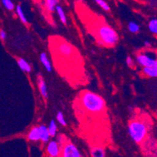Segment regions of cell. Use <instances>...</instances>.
I'll use <instances>...</instances> for the list:
<instances>
[{
	"label": "cell",
	"instance_id": "6da1fadb",
	"mask_svg": "<svg viewBox=\"0 0 157 157\" xmlns=\"http://www.w3.org/2000/svg\"><path fill=\"white\" fill-rule=\"evenodd\" d=\"M81 101L84 108L92 113H99L105 109V100L97 93L90 91L85 92Z\"/></svg>",
	"mask_w": 157,
	"mask_h": 157
},
{
	"label": "cell",
	"instance_id": "cb8c5ba5",
	"mask_svg": "<svg viewBox=\"0 0 157 157\" xmlns=\"http://www.w3.org/2000/svg\"><path fill=\"white\" fill-rule=\"evenodd\" d=\"M57 143L59 144V145L60 147L63 146L64 144L66 143V138L63 135H59L58 137V141H57Z\"/></svg>",
	"mask_w": 157,
	"mask_h": 157
},
{
	"label": "cell",
	"instance_id": "d4e9b609",
	"mask_svg": "<svg viewBox=\"0 0 157 157\" xmlns=\"http://www.w3.org/2000/svg\"><path fill=\"white\" fill-rule=\"evenodd\" d=\"M0 38L2 40H5L6 38V31L4 30H1L0 31Z\"/></svg>",
	"mask_w": 157,
	"mask_h": 157
},
{
	"label": "cell",
	"instance_id": "f1b7e54d",
	"mask_svg": "<svg viewBox=\"0 0 157 157\" xmlns=\"http://www.w3.org/2000/svg\"><path fill=\"white\" fill-rule=\"evenodd\" d=\"M46 157H54V156H52V155H47Z\"/></svg>",
	"mask_w": 157,
	"mask_h": 157
},
{
	"label": "cell",
	"instance_id": "7a4b0ae2",
	"mask_svg": "<svg viewBox=\"0 0 157 157\" xmlns=\"http://www.w3.org/2000/svg\"><path fill=\"white\" fill-rule=\"evenodd\" d=\"M128 133L132 140L136 143H141L144 141L148 133L146 124L141 120L131 121L128 126Z\"/></svg>",
	"mask_w": 157,
	"mask_h": 157
},
{
	"label": "cell",
	"instance_id": "5bb4252c",
	"mask_svg": "<svg viewBox=\"0 0 157 157\" xmlns=\"http://www.w3.org/2000/svg\"><path fill=\"white\" fill-rule=\"evenodd\" d=\"M55 10H56L57 14H58V16H59V20L61 21V22L64 24H67V16H66L65 13H64V11H63V10L62 7H61L60 6L57 5L56 7Z\"/></svg>",
	"mask_w": 157,
	"mask_h": 157
},
{
	"label": "cell",
	"instance_id": "5b68a950",
	"mask_svg": "<svg viewBox=\"0 0 157 157\" xmlns=\"http://www.w3.org/2000/svg\"><path fill=\"white\" fill-rule=\"evenodd\" d=\"M137 61L143 67H157V60L155 58L147 54H139L137 56Z\"/></svg>",
	"mask_w": 157,
	"mask_h": 157
},
{
	"label": "cell",
	"instance_id": "e0dca14e",
	"mask_svg": "<svg viewBox=\"0 0 157 157\" xmlns=\"http://www.w3.org/2000/svg\"><path fill=\"white\" fill-rule=\"evenodd\" d=\"M48 130L49 134H50V137L56 136L57 132V126H56V123H55V121L54 120L51 121L49 125H48Z\"/></svg>",
	"mask_w": 157,
	"mask_h": 157
},
{
	"label": "cell",
	"instance_id": "8992f818",
	"mask_svg": "<svg viewBox=\"0 0 157 157\" xmlns=\"http://www.w3.org/2000/svg\"><path fill=\"white\" fill-rule=\"evenodd\" d=\"M57 50L59 52V54L63 57H71L74 54V48L72 46L64 42H61L60 43H59V45L57 47Z\"/></svg>",
	"mask_w": 157,
	"mask_h": 157
},
{
	"label": "cell",
	"instance_id": "484cf974",
	"mask_svg": "<svg viewBox=\"0 0 157 157\" xmlns=\"http://www.w3.org/2000/svg\"><path fill=\"white\" fill-rule=\"evenodd\" d=\"M126 62H127V64H128V66H131L132 64H133L134 61H133V60H132V58H131V57H127Z\"/></svg>",
	"mask_w": 157,
	"mask_h": 157
},
{
	"label": "cell",
	"instance_id": "603a6c76",
	"mask_svg": "<svg viewBox=\"0 0 157 157\" xmlns=\"http://www.w3.org/2000/svg\"><path fill=\"white\" fill-rule=\"evenodd\" d=\"M56 118H57V121H58L61 125H63V126H66V125H67L66 120L65 119H64L63 114L62 112H58L56 115Z\"/></svg>",
	"mask_w": 157,
	"mask_h": 157
},
{
	"label": "cell",
	"instance_id": "8fae6325",
	"mask_svg": "<svg viewBox=\"0 0 157 157\" xmlns=\"http://www.w3.org/2000/svg\"><path fill=\"white\" fill-rule=\"evenodd\" d=\"M40 60H41V62L42 63L44 66H45V69H46L48 72H52V64H51V62L49 61L48 60V57H47L46 54L45 53H42L41 55H40Z\"/></svg>",
	"mask_w": 157,
	"mask_h": 157
},
{
	"label": "cell",
	"instance_id": "ac0fdd59",
	"mask_svg": "<svg viewBox=\"0 0 157 157\" xmlns=\"http://www.w3.org/2000/svg\"><path fill=\"white\" fill-rule=\"evenodd\" d=\"M16 10H17V14L20 20H21L24 24H27V23H28V21H27L26 17H25V15H24L22 7H21V6H17V8H16Z\"/></svg>",
	"mask_w": 157,
	"mask_h": 157
},
{
	"label": "cell",
	"instance_id": "ffe728a7",
	"mask_svg": "<svg viewBox=\"0 0 157 157\" xmlns=\"http://www.w3.org/2000/svg\"><path fill=\"white\" fill-rule=\"evenodd\" d=\"M128 29L132 33H137L139 31L140 27L137 23L133 22V21H131V22L128 24Z\"/></svg>",
	"mask_w": 157,
	"mask_h": 157
},
{
	"label": "cell",
	"instance_id": "4fadbf2b",
	"mask_svg": "<svg viewBox=\"0 0 157 157\" xmlns=\"http://www.w3.org/2000/svg\"><path fill=\"white\" fill-rule=\"evenodd\" d=\"M59 3V0H45V8L50 12H53Z\"/></svg>",
	"mask_w": 157,
	"mask_h": 157
},
{
	"label": "cell",
	"instance_id": "52a82bcc",
	"mask_svg": "<svg viewBox=\"0 0 157 157\" xmlns=\"http://www.w3.org/2000/svg\"><path fill=\"white\" fill-rule=\"evenodd\" d=\"M47 152L54 157H58L60 152V146L56 141H52L47 146Z\"/></svg>",
	"mask_w": 157,
	"mask_h": 157
},
{
	"label": "cell",
	"instance_id": "277c9868",
	"mask_svg": "<svg viewBox=\"0 0 157 157\" xmlns=\"http://www.w3.org/2000/svg\"><path fill=\"white\" fill-rule=\"evenodd\" d=\"M62 148V157H81L76 145L71 142H67Z\"/></svg>",
	"mask_w": 157,
	"mask_h": 157
},
{
	"label": "cell",
	"instance_id": "9a60e30c",
	"mask_svg": "<svg viewBox=\"0 0 157 157\" xmlns=\"http://www.w3.org/2000/svg\"><path fill=\"white\" fill-rule=\"evenodd\" d=\"M143 72L149 77L155 78L157 76V67H144Z\"/></svg>",
	"mask_w": 157,
	"mask_h": 157
},
{
	"label": "cell",
	"instance_id": "ba28073f",
	"mask_svg": "<svg viewBox=\"0 0 157 157\" xmlns=\"http://www.w3.org/2000/svg\"><path fill=\"white\" fill-rule=\"evenodd\" d=\"M38 88H39L40 93L42 95L44 98L46 99L48 97V90H47V86L45 84V82L42 76H38Z\"/></svg>",
	"mask_w": 157,
	"mask_h": 157
},
{
	"label": "cell",
	"instance_id": "30bf717a",
	"mask_svg": "<svg viewBox=\"0 0 157 157\" xmlns=\"http://www.w3.org/2000/svg\"><path fill=\"white\" fill-rule=\"evenodd\" d=\"M40 129V134H41V139L42 142L44 143H47V142L49 141V138H50V134L48 133V128L46 127L44 125H42V126H39Z\"/></svg>",
	"mask_w": 157,
	"mask_h": 157
},
{
	"label": "cell",
	"instance_id": "3957f363",
	"mask_svg": "<svg viewBox=\"0 0 157 157\" xmlns=\"http://www.w3.org/2000/svg\"><path fill=\"white\" fill-rule=\"evenodd\" d=\"M98 36L101 41L107 46H114L119 39L117 31L108 25L101 26L98 29Z\"/></svg>",
	"mask_w": 157,
	"mask_h": 157
},
{
	"label": "cell",
	"instance_id": "83f0119b",
	"mask_svg": "<svg viewBox=\"0 0 157 157\" xmlns=\"http://www.w3.org/2000/svg\"><path fill=\"white\" fill-rule=\"evenodd\" d=\"M146 1H148V2H154V3H155V2H156V0H146Z\"/></svg>",
	"mask_w": 157,
	"mask_h": 157
},
{
	"label": "cell",
	"instance_id": "d6986e66",
	"mask_svg": "<svg viewBox=\"0 0 157 157\" xmlns=\"http://www.w3.org/2000/svg\"><path fill=\"white\" fill-rule=\"evenodd\" d=\"M149 31L153 34H157V20L155 18L152 19L148 24Z\"/></svg>",
	"mask_w": 157,
	"mask_h": 157
},
{
	"label": "cell",
	"instance_id": "2e32d148",
	"mask_svg": "<svg viewBox=\"0 0 157 157\" xmlns=\"http://www.w3.org/2000/svg\"><path fill=\"white\" fill-rule=\"evenodd\" d=\"M92 157H105V152L102 148L100 147H95L94 149H92L91 152Z\"/></svg>",
	"mask_w": 157,
	"mask_h": 157
},
{
	"label": "cell",
	"instance_id": "4316f807",
	"mask_svg": "<svg viewBox=\"0 0 157 157\" xmlns=\"http://www.w3.org/2000/svg\"><path fill=\"white\" fill-rule=\"evenodd\" d=\"M145 47H149V46H150V43H149V41H145Z\"/></svg>",
	"mask_w": 157,
	"mask_h": 157
},
{
	"label": "cell",
	"instance_id": "7402d4cb",
	"mask_svg": "<svg viewBox=\"0 0 157 157\" xmlns=\"http://www.w3.org/2000/svg\"><path fill=\"white\" fill-rule=\"evenodd\" d=\"M2 2L4 6L9 10H13L14 9V4L12 2V0H2Z\"/></svg>",
	"mask_w": 157,
	"mask_h": 157
},
{
	"label": "cell",
	"instance_id": "44dd1931",
	"mask_svg": "<svg viewBox=\"0 0 157 157\" xmlns=\"http://www.w3.org/2000/svg\"><path fill=\"white\" fill-rule=\"evenodd\" d=\"M95 2L99 6H101L102 9H103L105 11L110 10V7H109V6L107 4V2H105V1H104V0H95Z\"/></svg>",
	"mask_w": 157,
	"mask_h": 157
},
{
	"label": "cell",
	"instance_id": "9c48e42d",
	"mask_svg": "<svg viewBox=\"0 0 157 157\" xmlns=\"http://www.w3.org/2000/svg\"><path fill=\"white\" fill-rule=\"evenodd\" d=\"M28 138L30 141H34L37 142L41 139V134H40V129L39 126H35L33 127L32 130L29 132L28 135Z\"/></svg>",
	"mask_w": 157,
	"mask_h": 157
},
{
	"label": "cell",
	"instance_id": "7c38bea8",
	"mask_svg": "<svg viewBox=\"0 0 157 157\" xmlns=\"http://www.w3.org/2000/svg\"><path fill=\"white\" fill-rule=\"evenodd\" d=\"M17 64L19 65L20 68L22 71L26 72H30L31 71V67L26 60H24V58H19L17 60Z\"/></svg>",
	"mask_w": 157,
	"mask_h": 157
}]
</instances>
